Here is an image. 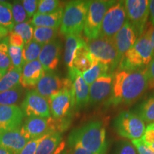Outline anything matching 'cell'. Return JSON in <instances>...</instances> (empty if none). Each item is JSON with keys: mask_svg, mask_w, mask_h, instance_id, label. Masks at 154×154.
<instances>
[{"mask_svg": "<svg viewBox=\"0 0 154 154\" xmlns=\"http://www.w3.org/2000/svg\"><path fill=\"white\" fill-rule=\"evenodd\" d=\"M149 88L146 68L136 71H117L113 74L112 92L108 104H131Z\"/></svg>", "mask_w": 154, "mask_h": 154, "instance_id": "obj_1", "label": "cell"}, {"mask_svg": "<svg viewBox=\"0 0 154 154\" xmlns=\"http://www.w3.org/2000/svg\"><path fill=\"white\" fill-rule=\"evenodd\" d=\"M68 144L70 149L80 146L92 153L106 154L107 142L103 123L100 121H91L75 128L69 134Z\"/></svg>", "mask_w": 154, "mask_h": 154, "instance_id": "obj_2", "label": "cell"}, {"mask_svg": "<svg viewBox=\"0 0 154 154\" xmlns=\"http://www.w3.org/2000/svg\"><path fill=\"white\" fill-rule=\"evenodd\" d=\"M153 59V45L147 31L122 57L119 65V71H136L149 64Z\"/></svg>", "mask_w": 154, "mask_h": 154, "instance_id": "obj_3", "label": "cell"}, {"mask_svg": "<svg viewBox=\"0 0 154 154\" xmlns=\"http://www.w3.org/2000/svg\"><path fill=\"white\" fill-rule=\"evenodd\" d=\"M91 1L68 2L63 9L60 32L63 35H80L84 29L86 15Z\"/></svg>", "mask_w": 154, "mask_h": 154, "instance_id": "obj_4", "label": "cell"}, {"mask_svg": "<svg viewBox=\"0 0 154 154\" xmlns=\"http://www.w3.org/2000/svg\"><path fill=\"white\" fill-rule=\"evenodd\" d=\"M88 47L94 63L101 62L109 66L112 72L121 60L113 38L99 36L88 42Z\"/></svg>", "mask_w": 154, "mask_h": 154, "instance_id": "obj_5", "label": "cell"}, {"mask_svg": "<svg viewBox=\"0 0 154 154\" xmlns=\"http://www.w3.org/2000/svg\"><path fill=\"white\" fill-rule=\"evenodd\" d=\"M51 115L55 119H72L75 99L72 81L66 78L64 87L48 99Z\"/></svg>", "mask_w": 154, "mask_h": 154, "instance_id": "obj_6", "label": "cell"}, {"mask_svg": "<svg viewBox=\"0 0 154 154\" xmlns=\"http://www.w3.org/2000/svg\"><path fill=\"white\" fill-rule=\"evenodd\" d=\"M115 2L116 1L113 0H96L91 2L84 27V35L88 42L100 36L101 24L106 13Z\"/></svg>", "mask_w": 154, "mask_h": 154, "instance_id": "obj_7", "label": "cell"}, {"mask_svg": "<svg viewBox=\"0 0 154 154\" xmlns=\"http://www.w3.org/2000/svg\"><path fill=\"white\" fill-rule=\"evenodd\" d=\"M113 126L119 136L132 140L141 139L146 130L143 121L135 113L127 111L116 117Z\"/></svg>", "mask_w": 154, "mask_h": 154, "instance_id": "obj_8", "label": "cell"}, {"mask_svg": "<svg viewBox=\"0 0 154 154\" xmlns=\"http://www.w3.org/2000/svg\"><path fill=\"white\" fill-rule=\"evenodd\" d=\"M127 21L124 1L116 2L106 13L99 36L113 38Z\"/></svg>", "mask_w": 154, "mask_h": 154, "instance_id": "obj_9", "label": "cell"}, {"mask_svg": "<svg viewBox=\"0 0 154 154\" xmlns=\"http://www.w3.org/2000/svg\"><path fill=\"white\" fill-rule=\"evenodd\" d=\"M127 19L134 26L138 38L144 32L149 15V1L148 0H126L124 1Z\"/></svg>", "mask_w": 154, "mask_h": 154, "instance_id": "obj_10", "label": "cell"}, {"mask_svg": "<svg viewBox=\"0 0 154 154\" xmlns=\"http://www.w3.org/2000/svg\"><path fill=\"white\" fill-rule=\"evenodd\" d=\"M21 130L29 140L57 131V121L53 117L30 116L24 121ZM59 133V132H58Z\"/></svg>", "mask_w": 154, "mask_h": 154, "instance_id": "obj_11", "label": "cell"}, {"mask_svg": "<svg viewBox=\"0 0 154 154\" xmlns=\"http://www.w3.org/2000/svg\"><path fill=\"white\" fill-rule=\"evenodd\" d=\"M21 109L24 116L51 117L49 101L35 90H29L26 92Z\"/></svg>", "mask_w": 154, "mask_h": 154, "instance_id": "obj_12", "label": "cell"}, {"mask_svg": "<svg viewBox=\"0 0 154 154\" xmlns=\"http://www.w3.org/2000/svg\"><path fill=\"white\" fill-rule=\"evenodd\" d=\"M66 79H61L54 72H45L35 86V91L47 100L64 87Z\"/></svg>", "mask_w": 154, "mask_h": 154, "instance_id": "obj_13", "label": "cell"}, {"mask_svg": "<svg viewBox=\"0 0 154 154\" xmlns=\"http://www.w3.org/2000/svg\"><path fill=\"white\" fill-rule=\"evenodd\" d=\"M24 117L18 106H0V133L21 128Z\"/></svg>", "mask_w": 154, "mask_h": 154, "instance_id": "obj_14", "label": "cell"}, {"mask_svg": "<svg viewBox=\"0 0 154 154\" xmlns=\"http://www.w3.org/2000/svg\"><path fill=\"white\" fill-rule=\"evenodd\" d=\"M68 78L72 82L75 108L81 109L85 107L89 103V85L83 79L82 74L74 68L69 69Z\"/></svg>", "mask_w": 154, "mask_h": 154, "instance_id": "obj_15", "label": "cell"}, {"mask_svg": "<svg viewBox=\"0 0 154 154\" xmlns=\"http://www.w3.org/2000/svg\"><path fill=\"white\" fill-rule=\"evenodd\" d=\"M113 74H106L96 79L89 86V103L95 105L108 99L111 95Z\"/></svg>", "mask_w": 154, "mask_h": 154, "instance_id": "obj_16", "label": "cell"}, {"mask_svg": "<svg viewBox=\"0 0 154 154\" xmlns=\"http://www.w3.org/2000/svg\"><path fill=\"white\" fill-rule=\"evenodd\" d=\"M62 44L59 39H55L43 46L38 61L45 72H53L57 68L60 60Z\"/></svg>", "mask_w": 154, "mask_h": 154, "instance_id": "obj_17", "label": "cell"}, {"mask_svg": "<svg viewBox=\"0 0 154 154\" xmlns=\"http://www.w3.org/2000/svg\"><path fill=\"white\" fill-rule=\"evenodd\" d=\"M137 33L134 26L127 21L121 30L113 36V40L121 59L134 45L138 39Z\"/></svg>", "mask_w": 154, "mask_h": 154, "instance_id": "obj_18", "label": "cell"}, {"mask_svg": "<svg viewBox=\"0 0 154 154\" xmlns=\"http://www.w3.org/2000/svg\"><path fill=\"white\" fill-rule=\"evenodd\" d=\"M28 141L21 128L0 133V147L8 150L13 154H19Z\"/></svg>", "mask_w": 154, "mask_h": 154, "instance_id": "obj_19", "label": "cell"}, {"mask_svg": "<svg viewBox=\"0 0 154 154\" xmlns=\"http://www.w3.org/2000/svg\"><path fill=\"white\" fill-rule=\"evenodd\" d=\"M44 74V69L38 60L26 63L21 74V86L24 88L35 87Z\"/></svg>", "mask_w": 154, "mask_h": 154, "instance_id": "obj_20", "label": "cell"}, {"mask_svg": "<svg viewBox=\"0 0 154 154\" xmlns=\"http://www.w3.org/2000/svg\"><path fill=\"white\" fill-rule=\"evenodd\" d=\"M64 7H61L54 12L50 14L36 13L31 19L30 24L34 27H49L59 29L61 26Z\"/></svg>", "mask_w": 154, "mask_h": 154, "instance_id": "obj_21", "label": "cell"}, {"mask_svg": "<svg viewBox=\"0 0 154 154\" xmlns=\"http://www.w3.org/2000/svg\"><path fill=\"white\" fill-rule=\"evenodd\" d=\"M93 64L94 62L88 50V44L86 42H84L77 49L73 61V68L82 74L88 70Z\"/></svg>", "mask_w": 154, "mask_h": 154, "instance_id": "obj_22", "label": "cell"}, {"mask_svg": "<svg viewBox=\"0 0 154 154\" xmlns=\"http://www.w3.org/2000/svg\"><path fill=\"white\" fill-rule=\"evenodd\" d=\"M84 42H85V40L81 36V34L80 35L72 34L66 36L63 59H64L65 64L69 69L73 68V61L77 49Z\"/></svg>", "mask_w": 154, "mask_h": 154, "instance_id": "obj_23", "label": "cell"}, {"mask_svg": "<svg viewBox=\"0 0 154 154\" xmlns=\"http://www.w3.org/2000/svg\"><path fill=\"white\" fill-rule=\"evenodd\" d=\"M61 141V133L53 132L45 135L38 143L36 154H54Z\"/></svg>", "mask_w": 154, "mask_h": 154, "instance_id": "obj_24", "label": "cell"}, {"mask_svg": "<svg viewBox=\"0 0 154 154\" xmlns=\"http://www.w3.org/2000/svg\"><path fill=\"white\" fill-rule=\"evenodd\" d=\"M22 70V69L12 67L0 79V93L20 86Z\"/></svg>", "mask_w": 154, "mask_h": 154, "instance_id": "obj_25", "label": "cell"}, {"mask_svg": "<svg viewBox=\"0 0 154 154\" xmlns=\"http://www.w3.org/2000/svg\"><path fill=\"white\" fill-rule=\"evenodd\" d=\"M109 66L101 62L94 63L91 68L86 72L82 73V77L88 85H91L96 79L103 75L109 74Z\"/></svg>", "mask_w": 154, "mask_h": 154, "instance_id": "obj_26", "label": "cell"}, {"mask_svg": "<svg viewBox=\"0 0 154 154\" xmlns=\"http://www.w3.org/2000/svg\"><path fill=\"white\" fill-rule=\"evenodd\" d=\"M135 113L137 114L143 122L149 124L154 123V96L149 98L138 105Z\"/></svg>", "mask_w": 154, "mask_h": 154, "instance_id": "obj_27", "label": "cell"}, {"mask_svg": "<svg viewBox=\"0 0 154 154\" xmlns=\"http://www.w3.org/2000/svg\"><path fill=\"white\" fill-rule=\"evenodd\" d=\"M11 8V3L0 1V26L6 28L10 32L13 30L15 25Z\"/></svg>", "mask_w": 154, "mask_h": 154, "instance_id": "obj_28", "label": "cell"}, {"mask_svg": "<svg viewBox=\"0 0 154 154\" xmlns=\"http://www.w3.org/2000/svg\"><path fill=\"white\" fill-rule=\"evenodd\" d=\"M24 88L19 86L0 93V106H17L22 99Z\"/></svg>", "mask_w": 154, "mask_h": 154, "instance_id": "obj_29", "label": "cell"}, {"mask_svg": "<svg viewBox=\"0 0 154 154\" xmlns=\"http://www.w3.org/2000/svg\"><path fill=\"white\" fill-rule=\"evenodd\" d=\"M58 29L49 27H34V40L38 43L45 45L56 39Z\"/></svg>", "mask_w": 154, "mask_h": 154, "instance_id": "obj_30", "label": "cell"}, {"mask_svg": "<svg viewBox=\"0 0 154 154\" xmlns=\"http://www.w3.org/2000/svg\"><path fill=\"white\" fill-rule=\"evenodd\" d=\"M43 46L34 39L29 43L25 44L23 48V57H24V63H26L37 60Z\"/></svg>", "mask_w": 154, "mask_h": 154, "instance_id": "obj_31", "label": "cell"}, {"mask_svg": "<svg viewBox=\"0 0 154 154\" xmlns=\"http://www.w3.org/2000/svg\"><path fill=\"white\" fill-rule=\"evenodd\" d=\"M12 68V63L9 55L8 38L0 41V69L8 72Z\"/></svg>", "mask_w": 154, "mask_h": 154, "instance_id": "obj_32", "label": "cell"}, {"mask_svg": "<svg viewBox=\"0 0 154 154\" xmlns=\"http://www.w3.org/2000/svg\"><path fill=\"white\" fill-rule=\"evenodd\" d=\"M34 29V26L30 24V22H27L15 24L12 32L22 36L24 44H26L33 40Z\"/></svg>", "mask_w": 154, "mask_h": 154, "instance_id": "obj_33", "label": "cell"}, {"mask_svg": "<svg viewBox=\"0 0 154 154\" xmlns=\"http://www.w3.org/2000/svg\"><path fill=\"white\" fill-rule=\"evenodd\" d=\"M12 5V15L13 19H14V24H18L21 23L27 22L29 19L26 11L23 7L22 2L21 1H14L11 4Z\"/></svg>", "mask_w": 154, "mask_h": 154, "instance_id": "obj_34", "label": "cell"}, {"mask_svg": "<svg viewBox=\"0 0 154 154\" xmlns=\"http://www.w3.org/2000/svg\"><path fill=\"white\" fill-rule=\"evenodd\" d=\"M63 4L57 0H40L38 5L37 14H50L62 7Z\"/></svg>", "mask_w": 154, "mask_h": 154, "instance_id": "obj_35", "label": "cell"}, {"mask_svg": "<svg viewBox=\"0 0 154 154\" xmlns=\"http://www.w3.org/2000/svg\"><path fill=\"white\" fill-rule=\"evenodd\" d=\"M9 55L14 68L22 69L25 64L23 57V48L9 45Z\"/></svg>", "mask_w": 154, "mask_h": 154, "instance_id": "obj_36", "label": "cell"}, {"mask_svg": "<svg viewBox=\"0 0 154 154\" xmlns=\"http://www.w3.org/2000/svg\"><path fill=\"white\" fill-rule=\"evenodd\" d=\"M141 140L146 146L154 151V123L150 124L146 128Z\"/></svg>", "mask_w": 154, "mask_h": 154, "instance_id": "obj_37", "label": "cell"}, {"mask_svg": "<svg viewBox=\"0 0 154 154\" xmlns=\"http://www.w3.org/2000/svg\"><path fill=\"white\" fill-rule=\"evenodd\" d=\"M115 154H137L136 149L130 142L121 141L117 146Z\"/></svg>", "mask_w": 154, "mask_h": 154, "instance_id": "obj_38", "label": "cell"}, {"mask_svg": "<svg viewBox=\"0 0 154 154\" xmlns=\"http://www.w3.org/2000/svg\"><path fill=\"white\" fill-rule=\"evenodd\" d=\"M42 137L43 136L29 140L28 143L26 144V146L21 151L19 154H36L38 145L39 143V142L41 141Z\"/></svg>", "mask_w": 154, "mask_h": 154, "instance_id": "obj_39", "label": "cell"}, {"mask_svg": "<svg viewBox=\"0 0 154 154\" xmlns=\"http://www.w3.org/2000/svg\"><path fill=\"white\" fill-rule=\"evenodd\" d=\"M39 1L37 0H24L22 1L23 7L26 11L28 17H33L36 14V9H38V5Z\"/></svg>", "mask_w": 154, "mask_h": 154, "instance_id": "obj_40", "label": "cell"}, {"mask_svg": "<svg viewBox=\"0 0 154 154\" xmlns=\"http://www.w3.org/2000/svg\"><path fill=\"white\" fill-rule=\"evenodd\" d=\"M7 38H8V43L9 46L24 48L25 45L24 42L19 34L15 33L14 32H11Z\"/></svg>", "mask_w": 154, "mask_h": 154, "instance_id": "obj_41", "label": "cell"}, {"mask_svg": "<svg viewBox=\"0 0 154 154\" xmlns=\"http://www.w3.org/2000/svg\"><path fill=\"white\" fill-rule=\"evenodd\" d=\"M133 145L138 151V154H154V151L146 146L141 139L132 140Z\"/></svg>", "mask_w": 154, "mask_h": 154, "instance_id": "obj_42", "label": "cell"}, {"mask_svg": "<svg viewBox=\"0 0 154 154\" xmlns=\"http://www.w3.org/2000/svg\"><path fill=\"white\" fill-rule=\"evenodd\" d=\"M146 70L149 78V88H154V58L146 67Z\"/></svg>", "mask_w": 154, "mask_h": 154, "instance_id": "obj_43", "label": "cell"}, {"mask_svg": "<svg viewBox=\"0 0 154 154\" xmlns=\"http://www.w3.org/2000/svg\"><path fill=\"white\" fill-rule=\"evenodd\" d=\"M69 154H94L86 151L80 146H75L69 150Z\"/></svg>", "mask_w": 154, "mask_h": 154, "instance_id": "obj_44", "label": "cell"}, {"mask_svg": "<svg viewBox=\"0 0 154 154\" xmlns=\"http://www.w3.org/2000/svg\"><path fill=\"white\" fill-rule=\"evenodd\" d=\"M69 150L70 149H66V142L61 141V143L58 146L57 151L54 154H69Z\"/></svg>", "mask_w": 154, "mask_h": 154, "instance_id": "obj_45", "label": "cell"}, {"mask_svg": "<svg viewBox=\"0 0 154 154\" xmlns=\"http://www.w3.org/2000/svg\"><path fill=\"white\" fill-rule=\"evenodd\" d=\"M146 31L149 32L150 38H151L152 45H153V59L154 58V26L153 25H149L146 29Z\"/></svg>", "mask_w": 154, "mask_h": 154, "instance_id": "obj_46", "label": "cell"}, {"mask_svg": "<svg viewBox=\"0 0 154 154\" xmlns=\"http://www.w3.org/2000/svg\"><path fill=\"white\" fill-rule=\"evenodd\" d=\"M149 14L152 25L154 26V0L149 1Z\"/></svg>", "mask_w": 154, "mask_h": 154, "instance_id": "obj_47", "label": "cell"}, {"mask_svg": "<svg viewBox=\"0 0 154 154\" xmlns=\"http://www.w3.org/2000/svg\"><path fill=\"white\" fill-rule=\"evenodd\" d=\"M9 31L7 29L3 27V26H0V41L2 39H4V38L7 37V36L8 35Z\"/></svg>", "mask_w": 154, "mask_h": 154, "instance_id": "obj_48", "label": "cell"}, {"mask_svg": "<svg viewBox=\"0 0 154 154\" xmlns=\"http://www.w3.org/2000/svg\"><path fill=\"white\" fill-rule=\"evenodd\" d=\"M0 154H13V153L9 151H8V150L0 147Z\"/></svg>", "mask_w": 154, "mask_h": 154, "instance_id": "obj_49", "label": "cell"}, {"mask_svg": "<svg viewBox=\"0 0 154 154\" xmlns=\"http://www.w3.org/2000/svg\"><path fill=\"white\" fill-rule=\"evenodd\" d=\"M7 72H6V71H3V70H1V69H0V79H1L2 77Z\"/></svg>", "mask_w": 154, "mask_h": 154, "instance_id": "obj_50", "label": "cell"}]
</instances>
